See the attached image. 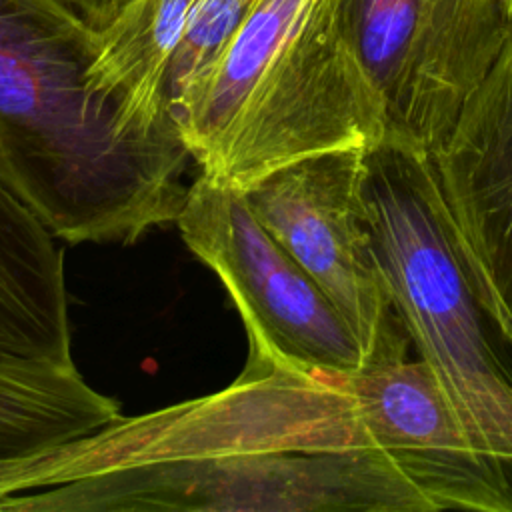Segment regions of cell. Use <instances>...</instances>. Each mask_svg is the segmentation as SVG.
<instances>
[{
    "instance_id": "1",
    "label": "cell",
    "mask_w": 512,
    "mask_h": 512,
    "mask_svg": "<svg viewBox=\"0 0 512 512\" xmlns=\"http://www.w3.org/2000/svg\"><path fill=\"white\" fill-rule=\"evenodd\" d=\"M98 28L64 0H0V176L72 244H134L176 224L190 154L178 130L130 132L88 70Z\"/></svg>"
},
{
    "instance_id": "2",
    "label": "cell",
    "mask_w": 512,
    "mask_h": 512,
    "mask_svg": "<svg viewBox=\"0 0 512 512\" xmlns=\"http://www.w3.org/2000/svg\"><path fill=\"white\" fill-rule=\"evenodd\" d=\"M168 110L200 174L238 192L304 156L386 136L334 0H254L224 52Z\"/></svg>"
},
{
    "instance_id": "3",
    "label": "cell",
    "mask_w": 512,
    "mask_h": 512,
    "mask_svg": "<svg viewBox=\"0 0 512 512\" xmlns=\"http://www.w3.org/2000/svg\"><path fill=\"white\" fill-rule=\"evenodd\" d=\"M358 196L410 342L472 448L512 484V348L472 284L430 154L394 140L364 148Z\"/></svg>"
},
{
    "instance_id": "4",
    "label": "cell",
    "mask_w": 512,
    "mask_h": 512,
    "mask_svg": "<svg viewBox=\"0 0 512 512\" xmlns=\"http://www.w3.org/2000/svg\"><path fill=\"white\" fill-rule=\"evenodd\" d=\"M356 446L378 444L346 376L246 362L220 392L118 416L84 436L6 458L0 486L10 496H28L190 460Z\"/></svg>"
},
{
    "instance_id": "5",
    "label": "cell",
    "mask_w": 512,
    "mask_h": 512,
    "mask_svg": "<svg viewBox=\"0 0 512 512\" xmlns=\"http://www.w3.org/2000/svg\"><path fill=\"white\" fill-rule=\"evenodd\" d=\"M14 512H436L380 446L236 454L16 498Z\"/></svg>"
},
{
    "instance_id": "6",
    "label": "cell",
    "mask_w": 512,
    "mask_h": 512,
    "mask_svg": "<svg viewBox=\"0 0 512 512\" xmlns=\"http://www.w3.org/2000/svg\"><path fill=\"white\" fill-rule=\"evenodd\" d=\"M384 140L434 152L512 34V0H334Z\"/></svg>"
},
{
    "instance_id": "7",
    "label": "cell",
    "mask_w": 512,
    "mask_h": 512,
    "mask_svg": "<svg viewBox=\"0 0 512 512\" xmlns=\"http://www.w3.org/2000/svg\"><path fill=\"white\" fill-rule=\"evenodd\" d=\"M176 226L240 312L248 336L246 362H284L342 376L364 368L344 316L262 226L244 192L198 174Z\"/></svg>"
},
{
    "instance_id": "8",
    "label": "cell",
    "mask_w": 512,
    "mask_h": 512,
    "mask_svg": "<svg viewBox=\"0 0 512 512\" xmlns=\"http://www.w3.org/2000/svg\"><path fill=\"white\" fill-rule=\"evenodd\" d=\"M364 148L304 156L244 192L262 226L352 328L364 368L406 360L410 336L378 272L360 210Z\"/></svg>"
},
{
    "instance_id": "9",
    "label": "cell",
    "mask_w": 512,
    "mask_h": 512,
    "mask_svg": "<svg viewBox=\"0 0 512 512\" xmlns=\"http://www.w3.org/2000/svg\"><path fill=\"white\" fill-rule=\"evenodd\" d=\"M430 160L472 284L512 348V34Z\"/></svg>"
},
{
    "instance_id": "10",
    "label": "cell",
    "mask_w": 512,
    "mask_h": 512,
    "mask_svg": "<svg viewBox=\"0 0 512 512\" xmlns=\"http://www.w3.org/2000/svg\"><path fill=\"white\" fill-rule=\"evenodd\" d=\"M346 378L376 444L436 512H512V484L472 448L424 360L362 368Z\"/></svg>"
},
{
    "instance_id": "11",
    "label": "cell",
    "mask_w": 512,
    "mask_h": 512,
    "mask_svg": "<svg viewBox=\"0 0 512 512\" xmlns=\"http://www.w3.org/2000/svg\"><path fill=\"white\" fill-rule=\"evenodd\" d=\"M0 176V356L74 366L64 250Z\"/></svg>"
},
{
    "instance_id": "12",
    "label": "cell",
    "mask_w": 512,
    "mask_h": 512,
    "mask_svg": "<svg viewBox=\"0 0 512 512\" xmlns=\"http://www.w3.org/2000/svg\"><path fill=\"white\" fill-rule=\"evenodd\" d=\"M194 0H132L104 28L88 70L90 88L138 134L176 130L168 74Z\"/></svg>"
},
{
    "instance_id": "13",
    "label": "cell",
    "mask_w": 512,
    "mask_h": 512,
    "mask_svg": "<svg viewBox=\"0 0 512 512\" xmlns=\"http://www.w3.org/2000/svg\"><path fill=\"white\" fill-rule=\"evenodd\" d=\"M56 390L34 360L0 356V458L44 446L54 430Z\"/></svg>"
},
{
    "instance_id": "14",
    "label": "cell",
    "mask_w": 512,
    "mask_h": 512,
    "mask_svg": "<svg viewBox=\"0 0 512 512\" xmlns=\"http://www.w3.org/2000/svg\"><path fill=\"white\" fill-rule=\"evenodd\" d=\"M254 0H194L170 64L168 108L224 52ZM170 112V110H168Z\"/></svg>"
},
{
    "instance_id": "15",
    "label": "cell",
    "mask_w": 512,
    "mask_h": 512,
    "mask_svg": "<svg viewBox=\"0 0 512 512\" xmlns=\"http://www.w3.org/2000/svg\"><path fill=\"white\" fill-rule=\"evenodd\" d=\"M72 6L90 26L104 28L108 26L128 2L132 0H64Z\"/></svg>"
}]
</instances>
